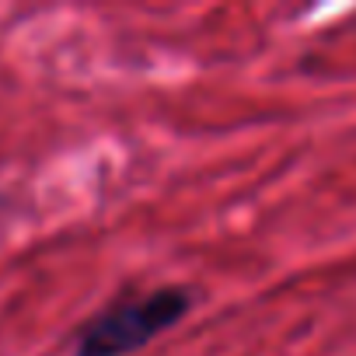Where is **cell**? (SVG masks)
<instances>
[{
	"mask_svg": "<svg viewBox=\"0 0 356 356\" xmlns=\"http://www.w3.org/2000/svg\"><path fill=\"white\" fill-rule=\"evenodd\" d=\"M189 307L193 297L182 286H164L136 300L115 304L77 332V356H126L161 332L175 328L189 314Z\"/></svg>",
	"mask_w": 356,
	"mask_h": 356,
	"instance_id": "1",
	"label": "cell"
}]
</instances>
